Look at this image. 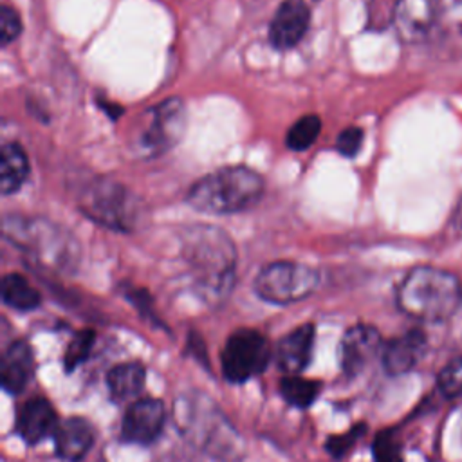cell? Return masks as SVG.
Instances as JSON below:
<instances>
[{
    "label": "cell",
    "instance_id": "27",
    "mask_svg": "<svg viewBox=\"0 0 462 462\" xmlns=\"http://www.w3.org/2000/svg\"><path fill=\"white\" fill-rule=\"evenodd\" d=\"M22 32V20H20V14L9 7V5H4L0 9V42L2 45H9L11 42H14Z\"/></svg>",
    "mask_w": 462,
    "mask_h": 462
},
{
    "label": "cell",
    "instance_id": "11",
    "mask_svg": "<svg viewBox=\"0 0 462 462\" xmlns=\"http://www.w3.org/2000/svg\"><path fill=\"white\" fill-rule=\"evenodd\" d=\"M310 23V11L301 0H285L269 27L271 45L278 51L292 49L301 42Z\"/></svg>",
    "mask_w": 462,
    "mask_h": 462
},
{
    "label": "cell",
    "instance_id": "6",
    "mask_svg": "<svg viewBox=\"0 0 462 462\" xmlns=\"http://www.w3.org/2000/svg\"><path fill=\"white\" fill-rule=\"evenodd\" d=\"M319 283V274L310 265L278 260L267 263L254 278V292L267 303L291 305L309 298Z\"/></svg>",
    "mask_w": 462,
    "mask_h": 462
},
{
    "label": "cell",
    "instance_id": "4",
    "mask_svg": "<svg viewBox=\"0 0 462 462\" xmlns=\"http://www.w3.org/2000/svg\"><path fill=\"white\" fill-rule=\"evenodd\" d=\"M78 204L81 211L99 226L114 231L134 229L141 213L137 199L117 180L96 179L79 193Z\"/></svg>",
    "mask_w": 462,
    "mask_h": 462
},
{
    "label": "cell",
    "instance_id": "8",
    "mask_svg": "<svg viewBox=\"0 0 462 462\" xmlns=\"http://www.w3.org/2000/svg\"><path fill=\"white\" fill-rule=\"evenodd\" d=\"M186 128V108L177 97L166 99L146 114L139 144L144 153L159 155L175 146Z\"/></svg>",
    "mask_w": 462,
    "mask_h": 462
},
{
    "label": "cell",
    "instance_id": "19",
    "mask_svg": "<svg viewBox=\"0 0 462 462\" xmlns=\"http://www.w3.org/2000/svg\"><path fill=\"white\" fill-rule=\"evenodd\" d=\"M29 175V159L18 143H5L0 157V191L11 195L22 188Z\"/></svg>",
    "mask_w": 462,
    "mask_h": 462
},
{
    "label": "cell",
    "instance_id": "28",
    "mask_svg": "<svg viewBox=\"0 0 462 462\" xmlns=\"http://www.w3.org/2000/svg\"><path fill=\"white\" fill-rule=\"evenodd\" d=\"M363 144V130L357 126H348L339 132L336 139V150L345 157H354Z\"/></svg>",
    "mask_w": 462,
    "mask_h": 462
},
{
    "label": "cell",
    "instance_id": "30",
    "mask_svg": "<svg viewBox=\"0 0 462 462\" xmlns=\"http://www.w3.org/2000/svg\"><path fill=\"white\" fill-rule=\"evenodd\" d=\"M188 350L200 361L208 366V356H206V345L204 341L197 336V334H191L189 339H188Z\"/></svg>",
    "mask_w": 462,
    "mask_h": 462
},
{
    "label": "cell",
    "instance_id": "18",
    "mask_svg": "<svg viewBox=\"0 0 462 462\" xmlns=\"http://www.w3.org/2000/svg\"><path fill=\"white\" fill-rule=\"evenodd\" d=\"M146 383V368L139 361H126L112 366L106 374V386L112 401L125 402L141 393Z\"/></svg>",
    "mask_w": 462,
    "mask_h": 462
},
{
    "label": "cell",
    "instance_id": "24",
    "mask_svg": "<svg viewBox=\"0 0 462 462\" xmlns=\"http://www.w3.org/2000/svg\"><path fill=\"white\" fill-rule=\"evenodd\" d=\"M374 462H402V449L393 430H383L372 442Z\"/></svg>",
    "mask_w": 462,
    "mask_h": 462
},
{
    "label": "cell",
    "instance_id": "23",
    "mask_svg": "<svg viewBox=\"0 0 462 462\" xmlns=\"http://www.w3.org/2000/svg\"><path fill=\"white\" fill-rule=\"evenodd\" d=\"M96 343V332L92 328L78 330L72 339L67 345L65 356H63V366L65 372H74L81 363L87 361V357L92 352V346Z\"/></svg>",
    "mask_w": 462,
    "mask_h": 462
},
{
    "label": "cell",
    "instance_id": "5",
    "mask_svg": "<svg viewBox=\"0 0 462 462\" xmlns=\"http://www.w3.org/2000/svg\"><path fill=\"white\" fill-rule=\"evenodd\" d=\"M4 235L18 247L45 262L63 263L78 254L74 238L63 227L45 218L5 217Z\"/></svg>",
    "mask_w": 462,
    "mask_h": 462
},
{
    "label": "cell",
    "instance_id": "15",
    "mask_svg": "<svg viewBox=\"0 0 462 462\" xmlns=\"http://www.w3.org/2000/svg\"><path fill=\"white\" fill-rule=\"evenodd\" d=\"M312 345H314V325L303 323L296 327L278 341L274 348L276 365L287 375L300 374L301 370L307 368L310 361Z\"/></svg>",
    "mask_w": 462,
    "mask_h": 462
},
{
    "label": "cell",
    "instance_id": "25",
    "mask_svg": "<svg viewBox=\"0 0 462 462\" xmlns=\"http://www.w3.org/2000/svg\"><path fill=\"white\" fill-rule=\"evenodd\" d=\"M365 431H366V424H356V426H352L348 431H345V433H341V435H330L328 439H327V442H325V449H327V453L332 457V458H336V460H341L343 457H346L350 451H352V448L356 446V442L365 435Z\"/></svg>",
    "mask_w": 462,
    "mask_h": 462
},
{
    "label": "cell",
    "instance_id": "14",
    "mask_svg": "<svg viewBox=\"0 0 462 462\" xmlns=\"http://www.w3.org/2000/svg\"><path fill=\"white\" fill-rule=\"evenodd\" d=\"M52 437L56 455L63 460L78 462L94 446L96 430L85 417H69L58 424Z\"/></svg>",
    "mask_w": 462,
    "mask_h": 462
},
{
    "label": "cell",
    "instance_id": "29",
    "mask_svg": "<svg viewBox=\"0 0 462 462\" xmlns=\"http://www.w3.org/2000/svg\"><path fill=\"white\" fill-rule=\"evenodd\" d=\"M128 298L134 301V305L141 310V314H143L144 318H152V316H153V312H152V301H150L146 291H130V292H128Z\"/></svg>",
    "mask_w": 462,
    "mask_h": 462
},
{
    "label": "cell",
    "instance_id": "17",
    "mask_svg": "<svg viewBox=\"0 0 462 462\" xmlns=\"http://www.w3.org/2000/svg\"><path fill=\"white\" fill-rule=\"evenodd\" d=\"M34 372V356L27 341H13L4 356L0 366V383L7 393H22Z\"/></svg>",
    "mask_w": 462,
    "mask_h": 462
},
{
    "label": "cell",
    "instance_id": "9",
    "mask_svg": "<svg viewBox=\"0 0 462 462\" xmlns=\"http://www.w3.org/2000/svg\"><path fill=\"white\" fill-rule=\"evenodd\" d=\"M383 350L379 330L368 323L348 327L339 343V365L345 375H359L366 365Z\"/></svg>",
    "mask_w": 462,
    "mask_h": 462
},
{
    "label": "cell",
    "instance_id": "2",
    "mask_svg": "<svg viewBox=\"0 0 462 462\" xmlns=\"http://www.w3.org/2000/svg\"><path fill=\"white\" fill-rule=\"evenodd\" d=\"M462 301L460 280L444 269L420 265L411 269L397 289L399 309L422 321L448 319Z\"/></svg>",
    "mask_w": 462,
    "mask_h": 462
},
{
    "label": "cell",
    "instance_id": "16",
    "mask_svg": "<svg viewBox=\"0 0 462 462\" xmlns=\"http://www.w3.org/2000/svg\"><path fill=\"white\" fill-rule=\"evenodd\" d=\"M428 339L422 330H408L406 334L390 339L383 350V368L388 375H402L410 372L426 350Z\"/></svg>",
    "mask_w": 462,
    "mask_h": 462
},
{
    "label": "cell",
    "instance_id": "7",
    "mask_svg": "<svg viewBox=\"0 0 462 462\" xmlns=\"http://www.w3.org/2000/svg\"><path fill=\"white\" fill-rule=\"evenodd\" d=\"M269 339L254 328H238L224 343L220 354L222 375L227 383L242 384L260 375L271 363Z\"/></svg>",
    "mask_w": 462,
    "mask_h": 462
},
{
    "label": "cell",
    "instance_id": "1",
    "mask_svg": "<svg viewBox=\"0 0 462 462\" xmlns=\"http://www.w3.org/2000/svg\"><path fill=\"white\" fill-rule=\"evenodd\" d=\"M263 195V179L247 166H224L199 179L186 195L191 208L208 215L251 209Z\"/></svg>",
    "mask_w": 462,
    "mask_h": 462
},
{
    "label": "cell",
    "instance_id": "26",
    "mask_svg": "<svg viewBox=\"0 0 462 462\" xmlns=\"http://www.w3.org/2000/svg\"><path fill=\"white\" fill-rule=\"evenodd\" d=\"M439 388L440 392L453 399V397H460L462 395V357H457L453 361H449L437 377Z\"/></svg>",
    "mask_w": 462,
    "mask_h": 462
},
{
    "label": "cell",
    "instance_id": "20",
    "mask_svg": "<svg viewBox=\"0 0 462 462\" xmlns=\"http://www.w3.org/2000/svg\"><path fill=\"white\" fill-rule=\"evenodd\" d=\"M2 300L14 310H32L40 307V292L18 273H9L2 278Z\"/></svg>",
    "mask_w": 462,
    "mask_h": 462
},
{
    "label": "cell",
    "instance_id": "22",
    "mask_svg": "<svg viewBox=\"0 0 462 462\" xmlns=\"http://www.w3.org/2000/svg\"><path fill=\"white\" fill-rule=\"evenodd\" d=\"M321 132V121L318 116L314 114H309V116H303L300 117L292 126L291 130L287 132V137H285V143L291 150L294 152H303L307 148H310L314 144V141L318 139Z\"/></svg>",
    "mask_w": 462,
    "mask_h": 462
},
{
    "label": "cell",
    "instance_id": "12",
    "mask_svg": "<svg viewBox=\"0 0 462 462\" xmlns=\"http://www.w3.org/2000/svg\"><path fill=\"white\" fill-rule=\"evenodd\" d=\"M58 424L54 406L51 401L40 395L25 401L16 415V433L29 446H36L47 437L54 435Z\"/></svg>",
    "mask_w": 462,
    "mask_h": 462
},
{
    "label": "cell",
    "instance_id": "3",
    "mask_svg": "<svg viewBox=\"0 0 462 462\" xmlns=\"http://www.w3.org/2000/svg\"><path fill=\"white\" fill-rule=\"evenodd\" d=\"M184 253L202 287L218 294L233 283L235 247L231 238L213 226H193L184 236Z\"/></svg>",
    "mask_w": 462,
    "mask_h": 462
},
{
    "label": "cell",
    "instance_id": "10",
    "mask_svg": "<svg viewBox=\"0 0 462 462\" xmlns=\"http://www.w3.org/2000/svg\"><path fill=\"white\" fill-rule=\"evenodd\" d=\"M164 419L166 410L162 401L153 397L137 399L125 411L121 422V437L126 442L148 446L159 439Z\"/></svg>",
    "mask_w": 462,
    "mask_h": 462
},
{
    "label": "cell",
    "instance_id": "21",
    "mask_svg": "<svg viewBox=\"0 0 462 462\" xmlns=\"http://www.w3.org/2000/svg\"><path fill=\"white\" fill-rule=\"evenodd\" d=\"M278 392L282 399L292 408H309L321 392V383L316 379H307L298 374L283 375L278 383Z\"/></svg>",
    "mask_w": 462,
    "mask_h": 462
},
{
    "label": "cell",
    "instance_id": "13",
    "mask_svg": "<svg viewBox=\"0 0 462 462\" xmlns=\"http://www.w3.org/2000/svg\"><path fill=\"white\" fill-rule=\"evenodd\" d=\"M439 13V0H399L395 4L393 23L399 36L417 42L428 34Z\"/></svg>",
    "mask_w": 462,
    "mask_h": 462
}]
</instances>
